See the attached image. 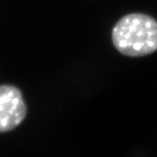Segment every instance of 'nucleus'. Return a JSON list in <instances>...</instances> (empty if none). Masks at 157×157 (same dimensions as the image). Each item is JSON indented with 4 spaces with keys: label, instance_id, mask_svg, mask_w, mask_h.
I'll list each match as a JSON object with an SVG mask.
<instances>
[{
    "label": "nucleus",
    "instance_id": "obj_1",
    "mask_svg": "<svg viewBox=\"0 0 157 157\" xmlns=\"http://www.w3.org/2000/svg\"><path fill=\"white\" fill-rule=\"evenodd\" d=\"M115 49L127 57H143L157 51V20L145 13H129L113 25Z\"/></svg>",
    "mask_w": 157,
    "mask_h": 157
},
{
    "label": "nucleus",
    "instance_id": "obj_2",
    "mask_svg": "<svg viewBox=\"0 0 157 157\" xmlns=\"http://www.w3.org/2000/svg\"><path fill=\"white\" fill-rule=\"evenodd\" d=\"M27 114L22 92L13 85H0V133L17 128Z\"/></svg>",
    "mask_w": 157,
    "mask_h": 157
}]
</instances>
